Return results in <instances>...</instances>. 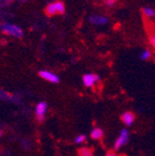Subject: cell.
<instances>
[{"mask_svg": "<svg viewBox=\"0 0 155 156\" xmlns=\"http://www.w3.org/2000/svg\"><path fill=\"white\" fill-rule=\"evenodd\" d=\"M121 120L123 122L124 125H126V126L129 127V126H131V125H133V122L136 120V115L133 114L132 112L127 111V112H124L123 114H121Z\"/></svg>", "mask_w": 155, "mask_h": 156, "instance_id": "9", "label": "cell"}, {"mask_svg": "<svg viewBox=\"0 0 155 156\" xmlns=\"http://www.w3.org/2000/svg\"><path fill=\"white\" fill-rule=\"evenodd\" d=\"M89 23L96 26H104L109 23V17L101 14H93L89 17Z\"/></svg>", "mask_w": 155, "mask_h": 156, "instance_id": "7", "label": "cell"}, {"mask_svg": "<svg viewBox=\"0 0 155 156\" xmlns=\"http://www.w3.org/2000/svg\"><path fill=\"white\" fill-rule=\"evenodd\" d=\"M142 14L146 19H153L155 16V9L152 7H144L142 8Z\"/></svg>", "mask_w": 155, "mask_h": 156, "instance_id": "11", "label": "cell"}, {"mask_svg": "<svg viewBox=\"0 0 155 156\" xmlns=\"http://www.w3.org/2000/svg\"><path fill=\"white\" fill-rule=\"evenodd\" d=\"M0 98H1V100L2 101H5V102H12V103H15V104H20V103L22 102V100H21L17 95L11 94V93H9V92H5L3 90H1V92H0Z\"/></svg>", "mask_w": 155, "mask_h": 156, "instance_id": "8", "label": "cell"}, {"mask_svg": "<svg viewBox=\"0 0 155 156\" xmlns=\"http://www.w3.org/2000/svg\"><path fill=\"white\" fill-rule=\"evenodd\" d=\"M103 136H104V132L99 127H95L90 132V138L92 140H101L103 138Z\"/></svg>", "mask_w": 155, "mask_h": 156, "instance_id": "10", "label": "cell"}, {"mask_svg": "<svg viewBox=\"0 0 155 156\" xmlns=\"http://www.w3.org/2000/svg\"><path fill=\"white\" fill-rule=\"evenodd\" d=\"M150 44H151V46L155 49V35H152V36L150 37Z\"/></svg>", "mask_w": 155, "mask_h": 156, "instance_id": "17", "label": "cell"}, {"mask_svg": "<svg viewBox=\"0 0 155 156\" xmlns=\"http://www.w3.org/2000/svg\"><path fill=\"white\" fill-rule=\"evenodd\" d=\"M45 11H46V14L48 16H53V15L56 14H64V12H65V5H64V2L58 0V1L49 3L46 7V9H45Z\"/></svg>", "mask_w": 155, "mask_h": 156, "instance_id": "2", "label": "cell"}, {"mask_svg": "<svg viewBox=\"0 0 155 156\" xmlns=\"http://www.w3.org/2000/svg\"><path fill=\"white\" fill-rule=\"evenodd\" d=\"M129 138H130V133H129V130L123 129L119 133V136H117L116 141L114 142V150L117 151L121 147H123L124 145H126L129 141Z\"/></svg>", "mask_w": 155, "mask_h": 156, "instance_id": "3", "label": "cell"}, {"mask_svg": "<svg viewBox=\"0 0 155 156\" xmlns=\"http://www.w3.org/2000/svg\"><path fill=\"white\" fill-rule=\"evenodd\" d=\"M86 141V136L85 134H78L75 138V143L76 144H81Z\"/></svg>", "mask_w": 155, "mask_h": 156, "instance_id": "15", "label": "cell"}, {"mask_svg": "<svg viewBox=\"0 0 155 156\" xmlns=\"http://www.w3.org/2000/svg\"><path fill=\"white\" fill-rule=\"evenodd\" d=\"M21 1H28V0H21Z\"/></svg>", "mask_w": 155, "mask_h": 156, "instance_id": "19", "label": "cell"}, {"mask_svg": "<svg viewBox=\"0 0 155 156\" xmlns=\"http://www.w3.org/2000/svg\"><path fill=\"white\" fill-rule=\"evenodd\" d=\"M151 56H152V52L149 49H143L142 51L140 52V54H139V58L142 61H148L151 58Z\"/></svg>", "mask_w": 155, "mask_h": 156, "instance_id": "12", "label": "cell"}, {"mask_svg": "<svg viewBox=\"0 0 155 156\" xmlns=\"http://www.w3.org/2000/svg\"><path fill=\"white\" fill-rule=\"evenodd\" d=\"M93 152L89 147H81V149L78 151V155L79 156H92Z\"/></svg>", "mask_w": 155, "mask_h": 156, "instance_id": "14", "label": "cell"}, {"mask_svg": "<svg viewBox=\"0 0 155 156\" xmlns=\"http://www.w3.org/2000/svg\"><path fill=\"white\" fill-rule=\"evenodd\" d=\"M21 146H22V149L24 151H29V150L32 149L33 142L29 139H22L21 140Z\"/></svg>", "mask_w": 155, "mask_h": 156, "instance_id": "13", "label": "cell"}, {"mask_svg": "<svg viewBox=\"0 0 155 156\" xmlns=\"http://www.w3.org/2000/svg\"><path fill=\"white\" fill-rule=\"evenodd\" d=\"M1 32L5 35L11 37H15V38H22L24 36V32L23 29L16 24H13V23L10 22H2L1 23V26H0Z\"/></svg>", "mask_w": 155, "mask_h": 156, "instance_id": "1", "label": "cell"}, {"mask_svg": "<svg viewBox=\"0 0 155 156\" xmlns=\"http://www.w3.org/2000/svg\"><path fill=\"white\" fill-rule=\"evenodd\" d=\"M115 1L116 0H104V5L106 7H113L115 5Z\"/></svg>", "mask_w": 155, "mask_h": 156, "instance_id": "16", "label": "cell"}, {"mask_svg": "<svg viewBox=\"0 0 155 156\" xmlns=\"http://www.w3.org/2000/svg\"><path fill=\"white\" fill-rule=\"evenodd\" d=\"M105 156H117V154L115 153V151H109L105 154Z\"/></svg>", "mask_w": 155, "mask_h": 156, "instance_id": "18", "label": "cell"}, {"mask_svg": "<svg viewBox=\"0 0 155 156\" xmlns=\"http://www.w3.org/2000/svg\"><path fill=\"white\" fill-rule=\"evenodd\" d=\"M99 80H100V77H99V75H97V74L88 73L82 76V83H84V86L87 88L93 87Z\"/></svg>", "mask_w": 155, "mask_h": 156, "instance_id": "6", "label": "cell"}, {"mask_svg": "<svg viewBox=\"0 0 155 156\" xmlns=\"http://www.w3.org/2000/svg\"><path fill=\"white\" fill-rule=\"evenodd\" d=\"M38 75H39V77L42 78L44 80L49 81V83H58L59 81H60V77H59L56 73L47 71V69H41L38 73Z\"/></svg>", "mask_w": 155, "mask_h": 156, "instance_id": "5", "label": "cell"}, {"mask_svg": "<svg viewBox=\"0 0 155 156\" xmlns=\"http://www.w3.org/2000/svg\"><path fill=\"white\" fill-rule=\"evenodd\" d=\"M48 111V104L47 102H39L38 104L35 107V115H36V118L38 122H42L45 120V116H46V113Z\"/></svg>", "mask_w": 155, "mask_h": 156, "instance_id": "4", "label": "cell"}]
</instances>
